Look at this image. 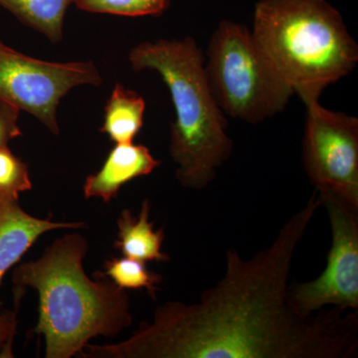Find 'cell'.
Listing matches in <instances>:
<instances>
[{
	"mask_svg": "<svg viewBox=\"0 0 358 358\" xmlns=\"http://www.w3.org/2000/svg\"><path fill=\"white\" fill-rule=\"evenodd\" d=\"M322 202L313 194L250 259L226 251L222 279L194 303L169 301L129 338L87 345V358H350L358 315L338 308L303 317L289 303L294 254Z\"/></svg>",
	"mask_w": 358,
	"mask_h": 358,
	"instance_id": "1",
	"label": "cell"
},
{
	"mask_svg": "<svg viewBox=\"0 0 358 358\" xmlns=\"http://www.w3.org/2000/svg\"><path fill=\"white\" fill-rule=\"evenodd\" d=\"M87 240L68 234L55 240L36 261L14 270V296L18 301L26 288L39 294V320L35 333L46 341L47 358H70L84 352L92 338L114 336L131 326V300L103 273H85Z\"/></svg>",
	"mask_w": 358,
	"mask_h": 358,
	"instance_id": "2",
	"label": "cell"
},
{
	"mask_svg": "<svg viewBox=\"0 0 358 358\" xmlns=\"http://www.w3.org/2000/svg\"><path fill=\"white\" fill-rule=\"evenodd\" d=\"M134 72L155 71L171 94L176 113L169 154L182 187L201 190L229 159L234 143L205 75V59L192 37L159 39L134 47L129 54Z\"/></svg>",
	"mask_w": 358,
	"mask_h": 358,
	"instance_id": "3",
	"label": "cell"
},
{
	"mask_svg": "<svg viewBox=\"0 0 358 358\" xmlns=\"http://www.w3.org/2000/svg\"><path fill=\"white\" fill-rule=\"evenodd\" d=\"M252 35L301 100L320 96L358 63V46L327 0H259Z\"/></svg>",
	"mask_w": 358,
	"mask_h": 358,
	"instance_id": "4",
	"label": "cell"
},
{
	"mask_svg": "<svg viewBox=\"0 0 358 358\" xmlns=\"http://www.w3.org/2000/svg\"><path fill=\"white\" fill-rule=\"evenodd\" d=\"M207 83L224 115L258 124L286 109L294 95L245 25L222 20L204 62Z\"/></svg>",
	"mask_w": 358,
	"mask_h": 358,
	"instance_id": "5",
	"label": "cell"
},
{
	"mask_svg": "<svg viewBox=\"0 0 358 358\" xmlns=\"http://www.w3.org/2000/svg\"><path fill=\"white\" fill-rule=\"evenodd\" d=\"M92 61L50 62L14 50L0 40V102L36 117L52 134H60L57 110L76 87L102 84Z\"/></svg>",
	"mask_w": 358,
	"mask_h": 358,
	"instance_id": "6",
	"label": "cell"
},
{
	"mask_svg": "<svg viewBox=\"0 0 358 358\" xmlns=\"http://www.w3.org/2000/svg\"><path fill=\"white\" fill-rule=\"evenodd\" d=\"M317 193L329 215L331 246L320 277L289 284V305L303 317L329 306L357 312L358 207L336 193Z\"/></svg>",
	"mask_w": 358,
	"mask_h": 358,
	"instance_id": "7",
	"label": "cell"
},
{
	"mask_svg": "<svg viewBox=\"0 0 358 358\" xmlns=\"http://www.w3.org/2000/svg\"><path fill=\"white\" fill-rule=\"evenodd\" d=\"M306 106L303 162L317 192L336 193L358 207V120L320 105L319 96Z\"/></svg>",
	"mask_w": 358,
	"mask_h": 358,
	"instance_id": "8",
	"label": "cell"
},
{
	"mask_svg": "<svg viewBox=\"0 0 358 358\" xmlns=\"http://www.w3.org/2000/svg\"><path fill=\"white\" fill-rule=\"evenodd\" d=\"M83 222H53L33 217L20 205V199L0 195V285L37 239L48 231L83 228Z\"/></svg>",
	"mask_w": 358,
	"mask_h": 358,
	"instance_id": "9",
	"label": "cell"
},
{
	"mask_svg": "<svg viewBox=\"0 0 358 358\" xmlns=\"http://www.w3.org/2000/svg\"><path fill=\"white\" fill-rule=\"evenodd\" d=\"M159 164V160L155 159L145 145L117 143L110 150L100 171L88 176L85 181V197H99L109 203L117 196L122 186L154 173Z\"/></svg>",
	"mask_w": 358,
	"mask_h": 358,
	"instance_id": "10",
	"label": "cell"
},
{
	"mask_svg": "<svg viewBox=\"0 0 358 358\" xmlns=\"http://www.w3.org/2000/svg\"><path fill=\"white\" fill-rule=\"evenodd\" d=\"M150 202L145 199L141 205L138 217L131 210H124L117 220L119 234L114 247L124 257L141 262H167L171 257L162 252L164 229L155 231V222H150Z\"/></svg>",
	"mask_w": 358,
	"mask_h": 358,
	"instance_id": "11",
	"label": "cell"
},
{
	"mask_svg": "<svg viewBox=\"0 0 358 358\" xmlns=\"http://www.w3.org/2000/svg\"><path fill=\"white\" fill-rule=\"evenodd\" d=\"M145 99L133 90L117 83L105 107L101 133L107 134L113 143H133L140 133L145 115Z\"/></svg>",
	"mask_w": 358,
	"mask_h": 358,
	"instance_id": "12",
	"label": "cell"
},
{
	"mask_svg": "<svg viewBox=\"0 0 358 358\" xmlns=\"http://www.w3.org/2000/svg\"><path fill=\"white\" fill-rule=\"evenodd\" d=\"M73 0H0V7L52 43L62 41L66 13Z\"/></svg>",
	"mask_w": 358,
	"mask_h": 358,
	"instance_id": "13",
	"label": "cell"
},
{
	"mask_svg": "<svg viewBox=\"0 0 358 358\" xmlns=\"http://www.w3.org/2000/svg\"><path fill=\"white\" fill-rule=\"evenodd\" d=\"M106 277L122 289H145L152 299L157 298L162 277L145 267V263L134 259L112 258L106 261Z\"/></svg>",
	"mask_w": 358,
	"mask_h": 358,
	"instance_id": "14",
	"label": "cell"
},
{
	"mask_svg": "<svg viewBox=\"0 0 358 358\" xmlns=\"http://www.w3.org/2000/svg\"><path fill=\"white\" fill-rule=\"evenodd\" d=\"M73 4L90 13L143 17L162 15L169 7V0H73Z\"/></svg>",
	"mask_w": 358,
	"mask_h": 358,
	"instance_id": "15",
	"label": "cell"
},
{
	"mask_svg": "<svg viewBox=\"0 0 358 358\" xmlns=\"http://www.w3.org/2000/svg\"><path fill=\"white\" fill-rule=\"evenodd\" d=\"M28 166L8 147L0 148V195L20 199L21 192L31 189Z\"/></svg>",
	"mask_w": 358,
	"mask_h": 358,
	"instance_id": "16",
	"label": "cell"
},
{
	"mask_svg": "<svg viewBox=\"0 0 358 358\" xmlns=\"http://www.w3.org/2000/svg\"><path fill=\"white\" fill-rule=\"evenodd\" d=\"M20 115V110L17 108L0 102V148L7 147L14 138L22 136Z\"/></svg>",
	"mask_w": 358,
	"mask_h": 358,
	"instance_id": "17",
	"label": "cell"
},
{
	"mask_svg": "<svg viewBox=\"0 0 358 358\" xmlns=\"http://www.w3.org/2000/svg\"><path fill=\"white\" fill-rule=\"evenodd\" d=\"M17 315L6 310L0 313V357H13V343L17 331Z\"/></svg>",
	"mask_w": 358,
	"mask_h": 358,
	"instance_id": "18",
	"label": "cell"
}]
</instances>
